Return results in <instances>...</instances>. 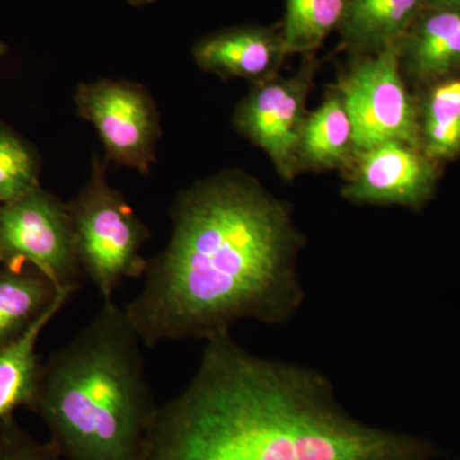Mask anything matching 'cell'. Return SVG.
<instances>
[{"label":"cell","mask_w":460,"mask_h":460,"mask_svg":"<svg viewBox=\"0 0 460 460\" xmlns=\"http://www.w3.org/2000/svg\"><path fill=\"white\" fill-rule=\"evenodd\" d=\"M414 436L372 428L339 404L328 377L205 341L186 387L159 405L142 460H429Z\"/></svg>","instance_id":"2"},{"label":"cell","mask_w":460,"mask_h":460,"mask_svg":"<svg viewBox=\"0 0 460 460\" xmlns=\"http://www.w3.org/2000/svg\"><path fill=\"white\" fill-rule=\"evenodd\" d=\"M8 48L7 45L4 44V42L0 41V58L4 56V54H7Z\"/></svg>","instance_id":"22"},{"label":"cell","mask_w":460,"mask_h":460,"mask_svg":"<svg viewBox=\"0 0 460 460\" xmlns=\"http://www.w3.org/2000/svg\"><path fill=\"white\" fill-rule=\"evenodd\" d=\"M66 206L81 270L102 302L113 301L123 280L144 277L148 260L141 251L150 232L122 193L109 186L105 163L98 157L83 190Z\"/></svg>","instance_id":"4"},{"label":"cell","mask_w":460,"mask_h":460,"mask_svg":"<svg viewBox=\"0 0 460 460\" xmlns=\"http://www.w3.org/2000/svg\"><path fill=\"white\" fill-rule=\"evenodd\" d=\"M0 460H65L50 443L35 440L13 414L0 420Z\"/></svg>","instance_id":"19"},{"label":"cell","mask_w":460,"mask_h":460,"mask_svg":"<svg viewBox=\"0 0 460 460\" xmlns=\"http://www.w3.org/2000/svg\"><path fill=\"white\" fill-rule=\"evenodd\" d=\"M128 4L133 5V7H142V5L150 4L154 0H127Z\"/></svg>","instance_id":"20"},{"label":"cell","mask_w":460,"mask_h":460,"mask_svg":"<svg viewBox=\"0 0 460 460\" xmlns=\"http://www.w3.org/2000/svg\"><path fill=\"white\" fill-rule=\"evenodd\" d=\"M337 90L352 120L357 153L394 141L420 148L419 102L405 83L399 47L353 56Z\"/></svg>","instance_id":"5"},{"label":"cell","mask_w":460,"mask_h":460,"mask_svg":"<svg viewBox=\"0 0 460 460\" xmlns=\"http://www.w3.org/2000/svg\"><path fill=\"white\" fill-rule=\"evenodd\" d=\"M402 72L429 86L460 71V3L428 4L399 44Z\"/></svg>","instance_id":"11"},{"label":"cell","mask_w":460,"mask_h":460,"mask_svg":"<svg viewBox=\"0 0 460 460\" xmlns=\"http://www.w3.org/2000/svg\"><path fill=\"white\" fill-rule=\"evenodd\" d=\"M123 307L98 313L41 366L29 410L65 460H142L159 405Z\"/></svg>","instance_id":"3"},{"label":"cell","mask_w":460,"mask_h":460,"mask_svg":"<svg viewBox=\"0 0 460 460\" xmlns=\"http://www.w3.org/2000/svg\"><path fill=\"white\" fill-rule=\"evenodd\" d=\"M314 57L305 58L298 74L253 84L234 111L235 128L265 151L284 181L299 172V145L307 119L308 95L313 87Z\"/></svg>","instance_id":"8"},{"label":"cell","mask_w":460,"mask_h":460,"mask_svg":"<svg viewBox=\"0 0 460 460\" xmlns=\"http://www.w3.org/2000/svg\"><path fill=\"white\" fill-rule=\"evenodd\" d=\"M164 250L126 305L144 347L208 341L241 321L283 325L305 299L289 206L239 172L196 181L172 205Z\"/></svg>","instance_id":"1"},{"label":"cell","mask_w":460,"mask_h":460,"mask_svg":"<svg viewBox=\"0 0 460 460\" xmlns=\"http://www.w3.org/2000/svg\"><path fill=\"white\" fill-rule=\"evenodd\" d=\"M349 0H284L280 31L288 54L314 57L332 31H338Z\"/></svg>","instance_id":"17"},{"label":"cell","mask_w":460,"mask_h":460,"mask_svg":"<svg viewBox=\"0 0 460 460\" xmlns=\"http://www.w3.org/2000/svg\"><path fill=\"white\" fill-rule=\"evenodd\" d=\"M349 172L341 189L348 201L420 210L434 196L438 163L422 148L394 141L358 151Z\"/></svg>","instance_id":"9"},{"label":"cell","mask_w":460,"mask_h":460,"mask_svg":"<svg viewBox=\"0 0 460 460\" xmlns=\"http://www.w3.org/2000/svg\"><path fill=\"white\" fill-rule=\"evenodd\" d=\"M0 261L29 262L59 289L75 292L81 266L68 206L40 187L0 204Z\"/></svg>","instance_id":"6"},{"label":"cell","mask_w":460,"mask_h":460,"mask_svg":"<svg viewBox=\"0 0 460 460\" xmlns=\"http://www.w3.org/2000/svg\"><path fill=\"white\" fill-rule=\"evenodd\" d=\"M428 0H349L339 27L341 45L353 56L399 47Z\"/></svg>","instance_id":"12"},{"label":"cell","mask_w":460,"mask_h":460,"mask_svg":"<svg viewBox=\"0 0 460 460\" xmlns=\"http://www.w3.org/2000/svg\"><path fill=\"white\" fill-rule=\"evenodd\" d=\"M62 290L31 265L0 270V348L20 338Z\"/></svg>","instance_id":"15"},{"label":"cell","mask_w":460,"mask_h":460,"mask_svg":"<svg viewBox=\"0 0 460 460\" xmlns=\"http://www.w3.org/2000/svg\"><path fill=\"white\" fill-rule=\"evenodd\" d=\"M419 102L420 148L436 163L460 155V77L429 84Z\"/></svg>","instance_id":"16"},{"label":"cell","mask_w":460,"mask_h":460,"mask_svg":"<svg viewBox=\"0 0 460 460\" xmlns=\"http://www.w3.org/2000/svg\"><path fill=\"white\" fill-rule=\"evenodd\" d=\"M192 56L204 72L256 84L278 77L289 54L280 29L244 25L205 36L196 42Z\"/></svg>","instance_id":"10"},{"label":"cell","mask_w":460,"mask_h":460,"mask_svg":"<svg viewBox=\"0 0 460 460\" xmlns=\"http://www.w3.org/2000/svg\"><path fill=\"white\" fill-rule=\"evenodd\" d=\"M352 120L338 90L308 113L301 145L299 171L349 169L356 156Z\"/></svg>","instance_id":"13"},{"label":"cell","mask_w":460,"mask_h":460,"mask_svg":"<svg viewBox=\"0 0 460 460\" xmlns=\"http://www.w3.org/2000/svg\"><path fill=\"white\" fill-rule=\"evenodd\" d=\"M75 102L78 115L98 131L109 162L150 172L162 129L155 102L145 87L115 80L81 84Z\"/></svg>","instance_id":"7"},{"label":"cell","mask_w":460,"mask_h":460,"mask_svg":"<svg viewBox=\"0 0 460 460\" xmlns=\"http://www.w3.org/2000/svg\"><path fill=\"white\" fill-rule=\"evenodd\" d=\"M72 295L74 290H62L20 338L0 348V420L13 414L20 405L29 408L35 398L41 372L36 343L42 329L62 310Z\"/></svg>","instance_id":"14"},{"label":"cell","mask_w":460,"mask_h":460,"mask_svg":"<svg viewBox=\"0 0 460 460\" xmlns=\"http://www.w3.org/2000/svg\"><path fill=\"white\" fill-rule=\"evenodd\" d=\"M445 3H460V0H428V4H445Z\"/></svg>","instance_id":"21"},{"label":"cell","mask_w":460,"mask_h":460,"mask_svg":"<svg viewBox=\"0 0 460 460\" xmlns=\"http://www.w3.org/2000/svg\"><path fill=\"white\" fill-rule=\"evenodd\" d=\"M38 162L17 135L0 124V204L39 189Z\"/></svg>","instance_id":"18"}]
</instances>
